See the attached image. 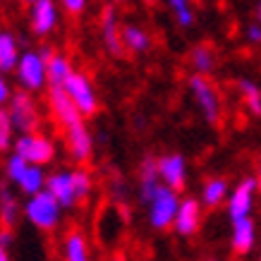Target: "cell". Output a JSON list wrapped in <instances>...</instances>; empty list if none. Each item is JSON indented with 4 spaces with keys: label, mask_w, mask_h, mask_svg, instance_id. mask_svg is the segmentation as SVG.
I'll use <instances>...</instances> for the list:
<instances>
[{
    "label": "cell",
    "mask_w": 261,
    "mask_h": 261,
    "mask_svg": "<svg viewBox=\"0 0 261 261\" xmlns=\"http://www.w3.org/2000/svg\"><path fill=\"white\" fill-rule=\"evenodd\" d=\"M63 206L48 190L32 194L24 201V218L41 232H56L63 221Z\"/></svg>",
    "instance_id": "1"
},
{
    "label": "cell",
    "mask_w": 261,
    "mask_h": 261,
    "mask_svg": "<svg viewBox=\"0 0 261 261\" xmlns=\"http://www.w3.org/2000/svg\"><path fill=\"white\" fill-rule=\"evenodd\" d=\"M15 80L29 94H39L48 87V60L41 50H24L15 67Z\"/></svg>",
    "instance_id": "2"
},
{
    "label": "cell",
    "mask_w": 261,
    "mask_h": 261,
    "mask_svg": "<svg viewBox=\"0 0 261 261\" xmlns=\"http://www.w3.org/2000/svg\"><path fill=\"white\" fill-rule=\"evenodd\" d=\"M190 94L197 103L199 113L204 115V120L208 125H218V120L223 115V103H221V94L214 87V82L208 80V74H192L190 77Z\"/></svg>",
    "instance_id": "3"
},
{
    "label": "cell",
    "mask_w": 261,
    "mask_h": 261,
    "mask_svg": "<svg viewBox=\"0 0 261 261\" xmlns=\"http://www.w3.org/2000/svg\"><path fill=\"white\" fill-rule=\"evenodd\" d=\"M180 192H175L173 187H168V185H161L156 194L149 199V225L153 230H168L173 228L175 223V216H177V208H180V197H177Z\"/></svg>",
    "instance_id": "4"
},
{
    "label": "cell",
    "mask_w": 261,
    "mask_h": 261,
    "mask_svg": "<svg viewBox=\"0 0 261 261\" xmlns=\"http://www.w3.org/2000/svg\"><path fill=\"white\" fill-rule=\"evenodd\" d=\"M15 153H19L22 159H27L34 166H48L56 161L58 146L48 135L41 132H27V135L15 139Z\"/></svg>",
    "instance_id": "5"
},
{
    "label": "cell",
    "mask_w": 261,
    "mask_h": 261,
    "mask_svg": "<svg viewBox=\"0 0 261 261\" xmlns=\"http://www.w3.org/2000/svg\"><path fill=\"white\" fill-rule=\"evenodd\" d=\"M8 111H10V118L15 122V129L19 135H27V132H36L41 125V111L36 101H34V96L29 91H15L12 98L8 103Z\"/></svg>",
    "instance_id": "6"
},
{
    "label": "cell",
    "mask_w": 261,
    "mask_h": 261,
    "mask_svg": "<svg viewBox=\"0 0 261 261\" xmlns=\"http://www.w3.org/2000/svg\"><path fill=\"white\" fill-rule=\"evenodd\" d=\"M63 89L72 96V101L77 103V108H80V113L84 118H91V115L98 113V94H96V89H94V84H91V80H89V74L74 70L70 74V80L65 82Z\"/></svg>",
    "instance_id": "7"
},
{
    "label": "cell",
    "mask_w": 261,
    "mask_h": 261,
    "mask_svg": "<svg viewBox=\"0 0 261 261\" xmlns=\"http://www.w3.org/2000/svg\"><path fill=\"white\" fill-rule=\"evenodd\" d=\"M60 22V3L56 0H36L29 5V27L34 36L46 39L58 29Z\"/></svg>",
    "instance_id": "8"
},
{
    "label": "cell",
    "mask_w": 261,
    "mask_h": 261,
    "mask_svg": "<svg viewBox=\"0 0 261 261\" xmlns=\"http://www.w3.org/2000/svg\"><path fill=\"white\" fill-rule=\"evenodd\" d=\"M256 192H259V185H256V177H254V175L242 177V180L235 185V190H230V197H228V201H225L230 221H238V218H245V216L252 214Z\"/></svg>",
    "instance_id": "9"
},
{
    "label": "cell",
    "mask_w": 261,
    "mask_h": 261,
    "mask_svg": "<svg viewBox=\"0 0 261 261\" xmlns=\"http://www.w3.org/2000/svg\"><path fill=\"white\" fill-rule=\"evenodd\" d=\"M48 108H50L53 120H56L63 129H67V127L77 125V122L84 120V115H82L80 108H77V103L72 101V96L67 94L63 87L48 89Z\"/></svg>",
    "instance_id": "10"
},
{
    "label": "cell",
    "mask_w": 261,
    "mask_h": 261,
    "mask_svg": "<svg viewBox=\"0 0 261 261\" xmlns=\"http://www.w3.org/2000/svg\"><path fill=\"white\" fill-rule=\"evenodd\" d=\"M46 190L60 201L63 208H74L80 204V190H77V180H74V170H58L50 173L46 180Z\"/></svg>",
    "instance_id": "11"
},
{
    "label": "cell",
    "mask_w": 261,
    "mask_h": 261,
    "mask_svg": "<svg viewBox=\"0 0 261 261\" xmlns=\"http://www.w3.org/2000/svg\"><path fill=\"white\" fill-rule=\"evenodd\" d=\"M201 218H204V204H201V199L185 197V199H180V208H177V216H175L173 230L180 238H192L201 228Z\"/></svg>",
    "instance_id": "12"
},
{
    "label": "cell",
    "mask_w": 261,
    "mask_h": 261,
    "mask_svg": "<svg viewBox=\"0 0 261 261\" xmlns=\"http://www.w3.org/2000/svg\"><path fill=\"white\" fill-rule=\"evenodd\" d=\"M159 175L161 182L173 187L175 192H182L187 187V161L182 153H166L159 159Z\"/></svg>",
    "instance_id": "13"
},
{
    "label": "cell",
    "mask_w": 261,
    "mask_h": 261,
    "mask_svg": "<svg viewBox=\"0 0 261 261\" xmlns=\"http://www.w3.org/2000/svg\"><path fill=\"white\" fill-rule=\"evenodd\" d=\"M65 142H67V151L74 163H87L91 159V151H94V137L87 129L84 120L72 125L65 129Z\"/></svg>",
    "instance_id": "14"
},
{
    "label": "cell",
    "mask_w": 261,
    "mask_h": 261,
    "mask_svg": "<svg viewBox=\"0 0 261 261\" xmlns=\"http://www.w3.org/2000/svg\"><path fill=\"white\" fill-rule=\"evenodd\" d=\"M101 39H103V46L108 48L111 56L120 58L125 53V46H122V27H118L115 5H108V8L101 12Z\"/></svg>",
    "instance_id": "15"
},
{
    "label": "cell",
    "mask_w": 261,
    "mask_h": 261,
    "mask_svg": "<svg viewBox=\"0 0 261 261\" xmlns=\"http://www.w3.org/2000/svg\"><path fill=\"white\" fill-rule=\"evenodd\" d=\"M256 245V223L252 221V216L238 218L232 221V232H230V247L238 256L249 254Z\"/></svg>",
    "instance_id": "16"
},
{
    "label": "cell",
    "mask_w": 261,
    "mask_h": 261,
    "mask_svg": "<svg viewBox=\"0 0 261 261\" xmlns=\"http://www.w3.org/2000/svg\"><path fill=\"white\" fill-rule=\"evenodd\" d=\"M230 197V185L225 177H208V180L201 185V192H199V199L206 208H218L221 204H225Z\"/></svg>",
    "instance_id": "17"
},
{
    "label": "cell",
    "mask_w": 261,
    "mask_h": 261,
    "mask_svg": "<svg viewBox=\"0 0 261 261\" xmlns=\"http://www.w3.org/2000/svg\"><path fill=\"white\" fill-rule=\"evenodd\" d=\"M122 46H125L127 53H135V56H142L146 53L151 46H153V39L151 34L139 27V24H125L122 27Z\"/></svg>",
    "instance_id": "18"
},
{
    "label": "cell",
    "mask_w": 261,
    "mask_h": 261,
    "mask_svg": "<svg viewBox=\"0 0 261 261\" xmlns=\"http://www.w3.org/2000/svg\"><path fill=\"white\" fill-rule=\"evenodd\" d=\"M22 58L19 50V41L15 39V34L8 29H0V72H15L17 63Z\"/></svg>",
    "instance_id": "19"
},
{
    "label": "cell",
    "mask_w": 261,
    "mask_h": 261,
    "mask_svg": "<svg viewBox=\"0 0 261 261\" xmlns=\"http://www.w3.org/2000/svg\"><path fill=\"white\" fill-rule=\"evenodd\" d=\"M46 180H48V175L43 173V166H34V163H29V166L24 168V173L17 177L15 187L22 192V194L32 197V194H39V192L46 190Z\"/></svg>",
    "instance_id": "20"
},
{
    "label": "cell",
    "mask_w": 261,
    "mask_h": 261,
    "mask_svg": "<svg viewBox=\"0 0 261 261\" xmlns=\"http://www.w3.org/2000/svg\"><path fill=\"white\" fill-rule=\"evenodd\" d=\"M63 261H91L89 242L82 230H70L63 240Z\"/></svg>",
    "instance_id": "21"
},
{
    "label": "cell",
    "mask_w": 261,
    "mask_h": 261,
    "mask_svg": "<svg viewBox=\"0 0 261 261\" xmlns=\"http://www.w3.org/2000/svg\"><path fill=\"white\" fill-rule=\"evenodd\" d=\"M72 72H74V67H72L70 58L56 50L53 56L48 58V89L65 87V82L70 80Z\"/></svg>",
    "instance_id": "22"
},
{
    "label": "cell",
    "mask_w": 261,
    "mask_h": 261,
    "mask_svg": "<svg viewBox=\"0 0 261 261\" xmlns=\"http://www.w3.org/2000/svg\"><path fill=\"white\" fill-rule=\"evenodd\" d=\"M19 216H24V206H19L17 197L10 190H0V223L5 228H15V223L19 221Z\"/></svg>",
    "instance_id": "23"
},
{
    "label": "cell",
    "mask_w": 261,
    "mask_h": 261,
    "mask_svg": "<svg viewBox=\"0 0 261 261\" xmlns=\"http://www.w3.org/2000/svg\"><path fill=\"white\" fill-rule=\"evenodd\" d=\"M238 91L245 101L247 111L252 113L254 118H261V87L254 80H247V77H240L238 80Z\"/></svg>",
    "instance_id": "24"
},
{
    "label": "cell",
    "mask_w": 261,
    "mask_h": 261,
    "mask_svg": "<svg viewBox=\"0 0 261 261\" xmlns=\"http://www.w3.org/2000/svg\"><path fill=\"white\" fill-rule=\"evenodd\" d=\"M190 65L194 67L197 74H211L216 70V50L206 43H199V46L192 48Z\"/></svg>",
    "instance_id": "25"
},
{
    "label": "cell",
    "mask_w": 261,
    "mask_h": 261,
    "mask_svg": "<svg viewBox=\"0 0 261 261\" xmlns=\"http://www.w3.org/2000/svg\"><path fill=\"white\" fill-rule=\"evenodd\" d=\"M12 149H15V122L5 106V108H0V153H8Z\"/></svg>",
    "instance_id": "26"
},
{
    "label": "cell",
    "mask_w": 261,
    "mask_h": 261,
    "mask_svg": "<svg viewBox=\"0 0 261 261\" xmlns=\"http://www.w3.org/2000/svg\"><path fill=\"white\" fill-rule=\"evenodd\" d=\"M168 8H170V12H173L177 27L190 29L192 24H194V10H192L190 0H168Z\"/></svg>",
    "instance_id": "27"
},
{
    "label": "cell",
    "mask_w": 261,
    "mask_h": 261,
    "mask_svg": "<svg viewBox=\"0 0 261 261\" xmlns=\"http://www.w3.org/2000/svg\"><path fill=\"white\" fill-rule=\"evenodd\" d=\"M58 3H60V8L72 17H80L89 5V0H58Z\"/></svg>",
    "instance_id": "28"
},
{
    "label": "cell",
    "mask_w": 261,
    "mask_h": 261,
    "mask_svg": "<svg viewBox=\"0 0 261 261\" xmlns=\"http://www.w3.org/2000/svg\"><path fill=\"white\" fill-rule=\"evenodd\" d=\"M12 98V89H10V82L5 80V72H0V108H5Z\"/></svg>",
    "instance_id": "29"
},
{
    "label": "cell",
    "mask_w": 261,
    "mask_h": 261,
    "mask_svg": "<svg viewBox=\"0 0 261 261\" xmlns=\"http://www.w3.org/2000/svg\"><path fill=\"white\" fill-rule=\"evenodd\" d=\"M245 36H247V41H249V43H254V46H261V24L259 22H252L249 27H247Z\"/></svg>",
    "instance_id": "30"
},
{
    "label": "cell",
    "mask_w": 261,
    "mask_h": 261,
    "mask_svg": "<svg viewBox=\"0 0 261 261\" xmlns=\"http://www.w3.org/2000/svg\"><path fill=\"white\" fill-rule=\"evenodd\" d=\"M0 245H3V247L12 245V228H5V225L0 228Z\"/></svg>",
    "instance_id": "31"
},
{
    "label": "cell",
    "mask_w": 261,
    "mask_h": 261,
    "mask_svg": "<svg viewBox=\"0 0 261 261\" xmlns=\"http://www.w3.org/2000/svg\"><path fill=\"white\" fill-rule=\"evenodd\" d=\"M0 261H10V254H8V247L0 245Z\"/></svg>",
    "instance_id": "32"
},
{
    "label": "cell",
    "mask_w": 261,
    "mask_h": 261,
    "mask_svg": "<svg viewBox=\"0 0 261 261\" xmlns=\"http://www.w3.org/2000/svg\"><path fill=\"white\" fill-rule=\"evenodd\" d=\"M254 177H256V185H259V190H261V163H259V168H256V173H254Z\"/></svg>",
    "instance_id": "33"
},
{
    "label": "cell",
    "mask_w": 261,
    "mask_h": 261,
    "mask_svg": "<svg viewBox=\"0 0 261 261\" xmlns=\"http://www.w3.org/2000/svg\"><path fill=\"white\" fill-rule=\"evenodd\" d=\"M256 22L261 24V0H259V3H256Z\"/></svg>",
    "instance_id": "34"
},
{
    "label": "cell",
    "mask_w": 261,
    "mask_h": 261,
    "mask_svg": "<svg viewBox=\"0 0 261 261\" xmlns=\"http://www.w3.org/2000/svg\"><path fill=\"white\" fill-rule=\"evenodd\" d=\"M120 3H125V0H111V5H120Z\"/></svg>",
    "instance_id": "35"
},
{
    "label": "cell",
    "mask_w": 261,
    "mask_h": 261,
    "mask_svg": "<svg viewBox=\"0 0 261 261\" xmlns=\"http://www.w3.org/2000/svg\"><path fill=\"white\" fill-rule=\"evenodd\" d=\"M22 3H27V5H32V3H36V0H22Z\"/></svg>",
    "instance_id": "36"
},
{
    "label": "cell",
    "mask_w": 261,
    "mask_h": 261,
    "mask_svg": "<svg viewBox=\"0 0 261 261\" xmlns=\"http://www.w3.org/2000/svg\"><path fill=\"white\" fill-rule=\"evenodd\" d=\"M146 3H149V5H151V3H156V0H146Z\"/></svg>",
    "instance_id": "37"
},
{
    "label": "cell",
    "mask_w": 261,
    "mask_h": 261,
    "mask_svg": "<svg viewBox=\"0 0 261 261\" xmlns=\"http://www.w3.org/2000/svg\"><path fill=\"white\" fill-rule=\"evenodd\" d=\"M259 261H261V252H259Z\"/></svg>",
    "instance_id": "38"
},
{
    "label": "cell",
    "mask_w": 261,
    "mask_h": 261,
    "mask_svg": "<svg viewBox=\"0 0 261 261\" xmlns=\"http://www.w3.org/2000/svg\"><path fill=\"white\" fill-rule=\"evenodd\" d=\"M208 261H216V259H208Z\"/></svg>",
    "instance_id": "39"
}]
</instances>
